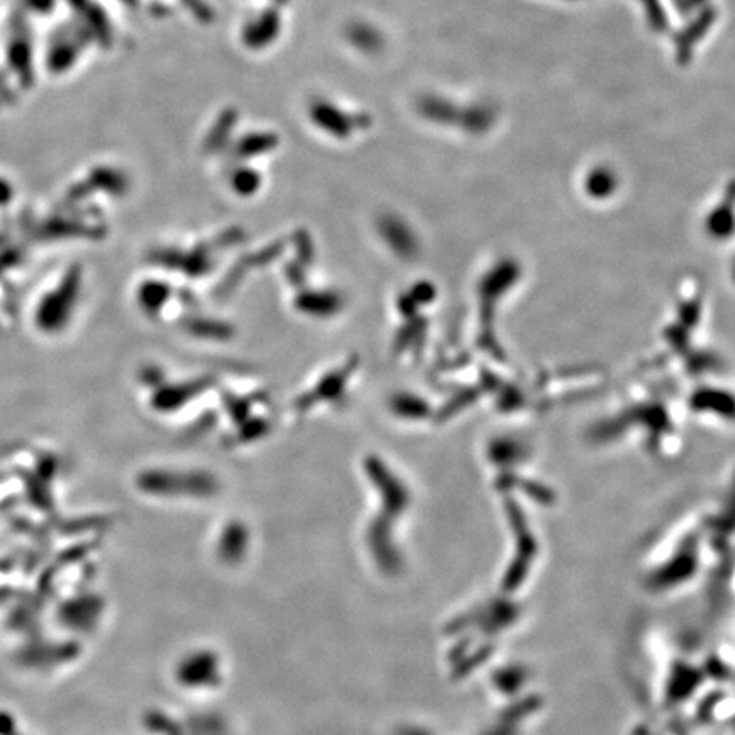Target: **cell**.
<instances>
[{
    "mask_svg": "<svg viewBox=\"0 0 735 735\" xmlns=\"http://www.w3.org/2000/svg\"><path fill=\"white\" fill-rule=\"evenodd\" d=\"M218 671V659L215 654L211 652H198L194 656H189L183 664L179 666L177 671V678L181 683L186 686H193V688H200V686H211V684H217Z\"/></svg>",
    "mask_w": 735,
    "mask_h": 735,
    "instance_id": "1",
    "label": "cell"
}]
</instances>
